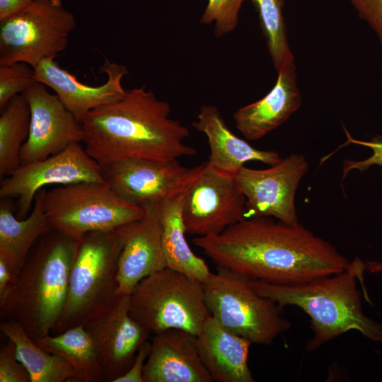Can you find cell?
<instances>
[{
	"mask_svg": "<svg viewBox=\"0 0 382 382\" xmlns=\"http://www.w3.org/2000/svg\"><path fill=\"white\" fill-rule=\"evenodd\" d=\"M193 244L218 266L251 279L296 285L340 272L350 262L330 243L298 224L245 218Z\"/></svg>",
	"mask_w": 382,
	"mask_h": 382,
	"instance_id": "obj_1",
	"label": "cell"
},
{
	"mask_svg": "<svg viewBox=\"0 0 382 382\" xmlns=\"http://www.w3.org/2000/svg\"><path fill=\"white\" fill-rule=\"evenodd\" d=\"M192 126L207 137L210 150L207 163L221 171L236 175L250 161L272 166L282 160L277 151L257 149L237 137L213 105H202Z\"/></svg>",
	"mask_w": 382,
	"mask_h": 382,
	"instance_id": "obj_21",
	"label": "cell"
},
{
	"mask_svg": "<svg viewBox=\"0 0 382 382\" xmlns=\"http://www.w3.org/2000/svg\"><path fill=\"white\" fill-rule=\"evenodd\" d=\"M46 87L35 81L22 93L29 104L30 122L21 151V166L47 158L83 140L81 122Z\"/></svg>",
	"mask_w": 382,
	"mask_h": 382,
	"instance_id": "obj_15",
	"label": "cell"
},
{
	"mask_svg": "<svg viewBox=\"0 0 382 382\" xmlns=\"http://www.w3.org/2000/svg\"><path fill=\"white\" fill-rule=\"evenodd\" d=\"M347 140L345 144H355L366 146L372 150V155L361 161L345 160L343 163L342 179L352 170L364 172L372 166H382V136L377 135L369 141H361L354 139L345 128Z\"/></svg>",
	"mask_w": 382,
	"mask_h": 382,
	"instance_id": "obj_31",
	"label": "cell"
},
{
	"mask_svg": "<svg viewBox=\"0 0 382 382\" xmlns=\"http://www.w3.org/2000/svg\"><path fill=\"white\" fill-rule=\"evenodd\" d=\"M236 175L210 166L207 161L183 195V218L186 233L212 236L246 218L245 198Z\"/></svg>",
	"mask_w": 382,
	"mask_h": 382,
	"instance_id": "obj_11",
	"label": "cell"
},
{
	"mask_svg": "<svg viewBox=\"0 0 382 382\" xmlns=\"http://www.w3.org/2000/svg\"><path fill=\"white\" fill-rule=\"evenodd\" d=\"M142 207L144 216L128 224L118 260L117 294L120 295H131L144 278L167 267L159 204L147 203Z\"/></svg>",
	"mask_w": 382,
	"mask_h": 382,
	"instance_id": "obj_17",
	"label": "cell"
},
{
	"mask_svg": "<svg viewBox=\"0 0 382 382\" xmlns=\"http://www.w3.org/2000/svg\"><path fill=\"white\" fill-rule=\"evenodd\" d=\"M33 2L34 0H0V22L21 14Z\"/></svg>",
	"mask_w": 382,
	"mask_h": 382,
	"instance_id": "obj_34",
	"label": "cell"
},
{
	"mask_svg": "<svg viewBox=\"0 0 382 382\" xmlns=\"http://www.w3.org/2000/svg\"><path fill=\"white\" fill-rule=\"evenodd\" d=\"M151 348L148 340L139 348L130 368L114 382H144L143 374Z\"/></svg>",
	"mask_w": 382,
	"mask_h": 382,
	"instance_id": "obj_33",
	"label": "cell"
},
{
	"mask_svg": "<svg viewBox=\"0 0 382 382\" xmlns=\"http://www.w3.org/2000/svg\"><path fill=\"white\" fill-rule=\"evenodd\" d=\"M0 382H31L29 373L16 357L15 343L10 339L0 350Z\"/></svg>",
	"mask_w": 382,
	"mask_h": 382,
	"instance_id": "obj_30",
	"label": "cell"
},
{
	"mask_svg": "<svg viewBox=\"0 0 382 382\" xmlns=\"http://www.w3.org/2000/svg\"><path fill=\"white\" fill-rule=\"evenodd\" d=\"M35 79L52 89L64 105L81 122L93 110L112 103L126 93L122 79L128 74L122 64L105 59L101 71L107 81L100 86H89L62 68L54 59L42 60L35 69Z\"/></svg>",
	"mask_w": 382,
	"mask_h": 382,
	"instance_id": "obj_16",
	"label": "cell"
},
{
	"mask_svg": "<svg viewBox=\"0 0 382 382\" xmlns=\"http://www.w3.org/2000/svg\"><path fill=\"white\" fill-rule=\"evenodd\" d=\"M129 303L130 295L117 294L83 323L107 382H114L130 368L139 348L151 334L131 316Z\"/></svg>",
	"mask_w": 382,
	"mask_h": 382,
	"instance_id": "obj_14",
	"label": "cell"
},
{
	"mask_svg": "<svg viewBox=\"0 0 382 382\" xmlns=\"http://www.w3.org/2000/svg\"><path fill=\"white\" fill-rule=\"evenodd\" d=\"M359 16L376 33L382 43V0H349Z\"/></svg>",
	"mask_w": 382,
	"mask_h": 382,
	"instance_id": "obj_32",
	"label": "cell"
},
{
	"mask_svg": "<svg viewBox=\"0 0 382 382\" xmlns=\"http://www.w3.org/2000/svg\"><path fill=\"white\" fill-rule=\"evenodd\" d=\"M183 195L159 204L166 265L203 282L211 272L204 259L193 253L186 240Z\"/></svg>",
	"mask_w": 382,
	"mask_h": 382,
	"instance_id": "obj_23",
	"label": "cell"
},
{
	"mask_svg": "<svg viewBox=\"0 0 382 382\" xmlns=\"http://www.w3.org/2000/svg\"><path fill=\"white\" fill-rule=\"evenodd\" d=\"M44 210L52 230L79 241L141 219L142 206L120 197L105 182H80L46 190Z\"/></svg>",
	"mask_w": 382,
	"mask_h": 382,
	"instance_id": "obj_7",
	"label": "cell"
},
{
	"mask_svg": "<svg viewBox=\"0 0 382 382\" xmlns=\"http://www.w3.org/2000/svg\"><path fill=\"white\" fill-rule=\"evenodd\" d=\"M128 224L112 231L90 232L79 241L64 310L51 334L83 324L115 296L118 260Z\"/></svg>",
	"mask_w": 382,
	"mask_h": 382,
	"instance_id": "obj_5",
	"label": "cell"
},
{
	"mask_svg": "<svg viewBox=\"0 0 382 382\" xmlns=\"http://www.w3.org/2000/svg\"><path fill=\"white\" fill-rule=\"evenodd\" d=\"M16 274L8 264L0 258V306L3 305L7 299L13 284Z\"/></svg>",
	"mask_w": 382,
	"mask_h": 382,
	"instance_id": "obj_35",
	"label": "cell"
},
{
	"mask_svg": "<svg viewBox=\"0 0 382 382\" xmlns=\"http://www.w3.org/2000/svg\"><path fill=\"white\" fill-rule=\"evenodd\" d=\"M87 181L105 182L100 165L77 143L43 160L20 166L1 179L0 197L17 198V217L24 219L41 189Z\"/></svg>",
	"mask_w": 382,
	"mask_h": 382,
	"instance_id": "obj_12",
	"label": "cell"
},
{
	"mask_svg": "<svg viewBox=\"0 0 382 382\" xmlns=\"http://www.w3.org/2000/svg\"><path fill=\"white\" fill-rule=\"evenodd\" d=\"M245 0H208L201 17L203 24L214 23V34L220 37L233 31L238 21V13Z\"/></svg>",
	"mask_w": 382,
	"mask_h": 382,
	"instance_id": "obj_29",
	"label": "cell"
},
{
	"mask_svg": "<svg viewBox=\"0 0 382 382\" xmlns=\"http://www.w3.org/2000/svg\"><path fill=\"white\" fill-rule=\"evenodd\" d=\"M78 243L54 230L43 235L16 274L1 318L14 316L34 341L50 335L64 310Z\"/></svg>",
	"mask_w": 382,
	"mask_h": 382,
	"instance_id": "obj_4",
	"label": "cell"
},
{
	"mask_svg": "<svg viewBox=\"0 0 382 382\" xmlns=\"http://www.w3.org/2000/svg\"><path fill=\"white\" fill-rule=\"evenodd\" d=\"M85 149L100 166L127 158L178 159L197 153L184 143L188 128L170 117V105L145 86L126 91L91 110L81 122Z\"/></svg>",
	"mask_w": 382,
	"mask_h": 382,
	"instance_id": "obj_2",
	"label": "cell"
},
{
	"mask_svg": "<svg viewBox=\"0 0 382 382\" xmlns=\"http://www.w3.org/2000/svg\"><path fill=\"white\" fill-rule=\"evenodd\" d=\"M46 190L42 188L37 192L32 211L24 219H18L13 214L6 199L1 200L0 258L16 274L23 266L37 240L52 230L44 210Z\"/></svg>",
	"mask_w": 382,
	"mask_h": 382,
	"instance_id": "obj_22",
	"label": "cell"
},
{
	"mask_svg": "<svg viewBox=\"0 0 382 382\" xmlns=\"http://www.w3.org/2000/svg\"><path fill=\"white\" fill-rule=\"evenodd\" d=\"M196 337L199 357L213 381H254L248 366L250 340L224 328L212 315Z\"/></svg>",
	"mask_w": 382,
	"mask_h": 382,
	"instance_id": "obj_20",
	"label": "cell"
},
{
	"mask_svg": "<svg viewBox=\"0 0 382 382\" xmlns=\"http://www.w3.org/2000/svg\"><path fill=\"white\" fill-rule=\"evenodd\" d=\"M308 162L291 154L266 169L243 166L235 176L245 198L246 218L273 216L286 224H298L295 195Z\"/></svg>",
	"mask_w": 382,
	"mask_h": 382,
	"instance_id": "obj_13",
	"label": "cell"
},
{
	"mask_svg": "<svg viewBox=\"0 0 382 382\" xmlns=\"http://www.w3.org/2000/svg\"><path fill=\"white\" fill-rule=\"evenodd\" d=\"M30 110L23 94L13 96L1 110L0 178L21 166V151L30 130Z\"/></svg>",
	"mask_w": 382,
	"mask_h": 382,
	"instance_id": "obj_26",
	"label": "cell"
},
{
	"mask_svg": "<svg viewBox=\"0 0 382 382\" xmlns=\"http://www.w3.org/2000/svg\"><path fill=\"white\" fill-rule=\"evenodd\" d=\"M204 163L187 168L178 159L127 158L100 166L104 181L115 192L127 201L143 206L161 204L183 195Z\"/></svg>",
	"mask_w": 382,
	"mask_h": 382,
	"instance_id": "obj_10",
	"label": "cell"
},
{
	"mask_svg": "<svg viewBox=\"0 0 382 382\" xmlns=\"http://www.w3.org/2000/svg\"><path fill=\"white\" fill-rule=\"evenodd\" d=\"M76 27L62 0H34L21 14L0 22V65L25 62L34 69L63 52Z\"/></svg>",
	"mask_w": 382,
	"mask_h": 382,
	"instance_id": "obj_9",
	"label": "cell"
},
{
	"mask_svg": "<svg viewBox=\"0 0 382 382\" xmlns=\"http://www.w3.org/2000/svg\"><path fill=\"white\" fill-rule=\"evenodd\" d=\"M250 1L257 12L268 52L277 71L286 60L294 57L286 35L284 0Z\"/></svg>",
	"mask_w": 382,
	"mask_h": 382,
	"instance_id": "obj_27",
	"label": "cell"
},
{
	"mask_svg": "<svg viewBox=\"0 0 382 382\" xmlns=\"http://www.w3.org/2000/svg\"><path fill=\"white\" fill-rule=\"evenodd\" d=\"M35 69L25 62L0 65V109L35 82Z\"/></svg>",
	"mask_w": 382,
	"mask_h": 382,
	"instance_id": "obj_28",
	"label": "cell"
},
{
	"mask_svg": "<svg viewBox=\"0 0 382 382\" xmlns=\"http://www.w3.org/2000/svg\"><path fill=\"white\" fill-rule=\"evenodd\" d=\"M251 278L218 266L202 282L206 305L221 325L252 343L270 345L291 323L283 307L258 294Z\"/></svg>",
	"mask_w": 382,
	"mask_h": 382,
	"instance_id": "obj_6",
	"label": "cell"
},
{
	"mask_svg": "<svg viewBox=\"0 0 382 382\" xmlns=\"http://www.w3.org/2000/svg\"><path fill=\"white\" fill-rule=\"evenodd\" d=\"M144 382H212L187 331L168 329L154 334L146 361Z\"/></svg>",
	"mask_w": 382,
	"mask_h": 382,
	"instance_id": "obj_18",
	"label": "cell"
},
{
	"mask_svg": "<svg viewBox=\"0 0 382 382\" xmlns=\"http://www.w3.org/2000/svg\"><path fill=\"white\" fill-rule=\"evenodd\" d=\"M0 330L15 343L16 357L29 373L31 382H74L71 366L39 347L18 321L2 323Z\"/></svg>",
	"mask_w": 382,
	"mask_h": 382,
	"instance_id": "obj_25",
	"label": "cell"
},
{
	"mask_svg": "<svg viewBox=\"0 0 382 382\" xmlns=\"http://www.w3.org/2000/svg\"><path fill=\"white\" fill-rule=\"evenodd\" d=\"M45 351L58 355L74 371V382H103L105 376L93 342L83 324L35 341Z\"/></svg>",
	"mask_w": 382,
	"mask_h": 382,
	"instance_id": "obj_24",
	"label": "cell"
},
{
	"mask_svg": "<svg viewBox=\"0 0 382 382\" xmlns=\"http://www.w3.org/2000/svg\"><path fill=\"white\" fill-rule=\"evenodd\" d=\"M129 313L151 333L180 329L195 335L211 316L202 283L168 267L137 285L130 295Z\"/></svg>",
	"mask_w": 382,
	"mask_h": 382,
	"instance_id": "obj_8",
	"label": "cell"
},
{
	"mask_svg": "<svg viewBox=\"0 0 382 382\" xmlns=\"http://www.w3.org/2000/svg\"><path fill=\"white\" fill-rule=\"evenodd\" d=\"M365 267L356 257L340 272L301 284L281 285L255 279H250V284L260 295L282 307L297 306L309 316L313 336L306 343L307 352L349 330L382 343V324L364 313L357 286Z\"/></svg>",
	"mask_w": 382,
	"mask_h": 382,
	"instance_id": "obj_3",
	"label": "cell"
},
{
	"mask_svg": "<svg viewBox=\"0 0 382 382\" xmlns=\"http://www.w3.org/2000/svg\"><path fill=\"white\" fill-rule=\"evenodd\" d=\"M272 90L261 99L241 107L233 115L236 129L249 140H257L277 128L301 106L294 58L277 71Z\"/></svg>",
	"mask_w": 382,
	"mask_h": 382,
	"instance_id": "obj_19",
	"label": "cell"
}]
</instances>
